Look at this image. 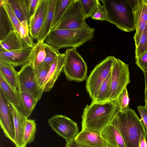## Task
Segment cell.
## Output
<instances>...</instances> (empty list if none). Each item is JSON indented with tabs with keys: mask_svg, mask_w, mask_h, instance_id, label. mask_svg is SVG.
Returning a JSON list of instances; mask_svg holds the SVG:
<instances>
[{
	"mask_svg": "<svg viewBox=\"0 0 147 147\" xmlns=\"http://www.w3.org/2000/svg\"><path fill=\"white\" fill-rule=\"evenodd\" d=\"M65 58L64 53H61L52 63L44 83V92H49L52 88L63 71Z\"/></svg>",
	"mask_w": 147,
	"mask_h": 147,
	"instance_id": "obj_16",
	"label": "cell"
},
{
	"mask_svg": "<svg viewBox=\"0 0 147 147\" xmlns=\"http://www.w3.org/2000/svg\"><path fill=\"white\" fill-rule=\"evenodd\" d=\"M73 0H57L51 25V30L58 23L69 5Z\"/></svg>",
	"mask_w": 147,
	"mask_h": 147,
	"instance_id": "obj_28",
	"label": "cell"
},
{
	"mask_svg": "<svg viewBox=\"0 0 147 147\" xmlns=\"http://www.w3.org/2000/svg\"><path fill=\"white\" fill-rule=\"evenodd\" d=\"M117 99L104 102L92 101L84 108L82 130L100 134L109 123L117 109Z\"/></svg>",
	"mask_w": 147,
	"mask_h": 147,
	"instance_id": "obj_1",
	"label": "cell"
},
{
	"mask_svg": "<svg viewBox=\"0 0 147 147\" xmlns=\"http://www.w3.org/2000/svg\"><path fill=\"white\" fill-rule=\"evenodd\" d=\"M6 1L20 21L26 20L28 24L29 18L26 0Z\"/></svg>",
	"mask_w": 147,
	"mask_h": 147,
	"instance_id": "obj_24",
	"label": "cell"
},
{
	"mask_svg": "<svg viewBox=\"0 0 147 147\" xmlns=\"http://www.w3.org/2000/svg\"><path fill=\"white\" fill-rule=\"evenodd\" d=\"M77 48H69L66 50L63 71L67 80L81 82L86 78L88 67Z\"/></svg>",
	"mask_w": 147,
	"mask_h": 147,
	"instance_id": "obj_5",
	"label": "cell"
},
{
	"mask_svg": "<svg viewBox=\"0 0 147 147\" xmlns=\"http://www.w3.org/2000/svg\"><path fill=\"white\" fill-rule=\"evenodd\" d=\"M145 79V88L144 90L145 106L147 109V73H143Z\"/></svg>",
	"mask_w": 147,
	"mask_h": 147,
	"instance_id": "obj_43",
	"label": "cell"
},
{
	"mask_svg": "<svg viewBox=\"0 0 147 147\" xmlns=\"http://www.w3.org/2000/svg\"><path fill=\"white\" fill-rule=\"evenodd\" d=\"M19 34L24 47L33 48L35 44L32 38L29 35V27L27 21L21 22L19 28Z\"/></svg>",
	"mask_w": 147,
	"mask_h": 147,
	"instance_id": "obj_31",
	"label": "cell"
},
{
	"mask_svg": "<svg viewBox=\"0 0 147 147\" xmlns=\"http://www.w3.org/2000/svg\"><path fill=\"white\" fill-rule=\"evenodd\" d=\"M46 56L45 42H37L32 49L29 62L35 68L43 62Z\"/></svg>",
	"mask_w": 147,
	"mask_h": 147,
	"instance_id": "obj_23",
	"label": "cell"
},
{
	"mask_svg": "<svg viewBox=\"0 0 147 147\" xmlns=\"http://www.w3.org/2000/svg\"><path fill=\"white\" fill-rule=\"evenodd\" d=\"M20 100V106L18 108L21 113L28 118L38 100L30 94L17 90Z\"/></svg>",
	"mask_w": 147,
	"mask_h": 147,
	"instance_id": "obj_21",
	"label": "cell"
},
{
	"mask_svg": "<svg viewBox=\"0 0 147 147\" xmlns=\"http://www.w3.org/2000/svg\"><path fill=\"white\" fill-rule=\"evenodd\" d=\"M116 58L108 56L98 64L87 79L86 88L92 100H94L101 84L111 73Z\"/></svg>",
	"mask_w": 147,
	"mask_h": 147,
	"instance_id": "obj_6",
	"label": "cell"
},
{
	"mask_svg": "<svg viewBox=\"0 0 147 147\" xmlns=\"http://www.w3.org/2000/svg\"><path fill=\"white\" fill-rule=\"evenodd\" d=\"M36 130V124L33 119H28L26 121L23 140L27 145L34 140Z\"/></svg>",
	"mask_w": 147,
	"mask_h": 147,
	"instance_id": "obj_30",
	"label": "cell"
},
{
	"mask_svg": "<svg viewBox=\"0 0 147 147\" xmlns=\"http://www.w3.org/2000/svg\"><path fill=\"white\" fill-rule=\"evenodd\" d=\"M136 63L143 71V73H147V51L135 58Z\"/></svg>",
	"mask_w": 147,
	"mask_h": 147,
	"instance_id": "obj_37",
	"label": "cell"
},
{
	"mask_svg": "<svg viewBox=\"0 0 147 147\" xmlns=\"http://www.w3.org/2000/svg\"><path fill=\"white\" fill-rule=\"evenodd\" d=\"M51 66L40 65L34 68V74L37 83L39 86L43 90V85Z\"/></svg>",
	"mask_w": 147,
	"mask_h": 147,
	"instance_id": "obj_34",
	"label": "cell"
},
{
	"mask_svg": "<svg viewBox=\"0 0 147 147\" xmlns=\"http://www.w3.org/2000/svg\"><path fill=\"white\" fill-rule=\"evenodd\" d=\"M111 95V72L101 85L95 98L92 101L104 102L109 100Z\"/></svg>",
	"mask_w": 147,
	"mask_h": 147,
	"instance_id": "obj_26",
	"label": "cell"
},
{
	"mask_svg": "<svg viewBox=\"0 0 147 147\" xmlns=\"http://www.w3.org/2000/svg\"><path fill=\"white\" fill-rule=\"evenodd\" d=\"M0 6L5 11L11 22L13 30L19 34V28L21 22L16 16L6 0H0ZM20 35V34H19Z\"/></svg>",
	"mask_w": 147,
	"mask_h": 147,
	"instance_id": "obj_29",
	"label": "cell"
},
{
	"mask_svg": "<svg viewBox=\"0 0 147 147\" xmlns=\"http://www.w3.org/2000/svg\"><path fill=\"white\" fill-rule=\"evenodd\" d=\"M99 1L106 9V21L123 31L130 32L135 30V15L128 0Z\"/></svg>",
	"mask_w": 147,
	"mask_h": 147,
	"instance_id": "obj_4",
	"label": "cell"
},
{
	"mask_svg": "<svg viewBox=\"0 0 147 147\" xmlns=\"http://www.w3.org/2000/svg\"><path fill=\"white\" fill-rule=\"evenodd\" d=\"M0 91L8 101L17 108L20 106V100L17 90L14 89L4 76L0 73Z\"/></svg>",
	"mask_w": 147,
	"mask_h": 147,
	"instance_id": "obj_22",
	"label": "cell"
},
{
	"mask_svg": "<svg viewBox=\"0 0 147 147\" xmlns=\"http://www.w3.org/2000/svg\"><path fill=\"white\" fill-rule=\"evenodd\" d=\"M130 82L129 65L116 58L111 72V95L109 100L117 99Z\"/></svg>",
	"mask_w": 147,
	"mask_h": 147,
	"instance_id": "obj_8",
	"label": "cell"
},
{
	"mask_svg": "<svg viewBox=\"0 0 147 147\" xmlns=\"http://www.w3.org/2000/svg\"><path fill=\"white\" fill-rule=\"evenodd\" d=\"M146 133L142 132L139 140L138 147H147V138Z\"/></svg>",
	"mask_w": 147,
	"mask_h": 147,
	"instance_id": "obj_41",
	"label": "cell"
},
{
	"mask_svg": "<svg viewBox=\"0 0 147 147\" xmlns=\"http://www.w3.org/2000/svg\"><path fill=\"white\" fill-rule=\"evenodd\" d=\"M10 113L13 117L15 128L16 147H26V145L23 140V137L26 120L19 109L13 104L8 101Z\"/></svg>",
	"mask_w": 147,
	"mask_h": 147,
	"instance_id": "obj_14",
	"label": "cell"
},
{
	"mask_svg": "<svg viewBox=\"0 0 147 147\" xmlns=\"http://www.w3.org/2000/svg\"><path fill=\"white\" fill-rule=\"evenodd\" d=\"M129 99L127 86L119 94L117 98V109L120 111H123L129 108Z\"/></svg>",
	"mask_w": 147,
	"mask_h": 147,
	"instance_id": "obj_35",
	"label": "cell"
},
{
	"mask_svg": "<svg viewBox=\"0 0 147 147\" xmlns=\"http://www.w3.org/2000/svg\"><path fill=\"white\" fill-rule=\"evenodd\" d=\"M136 32L134 36L135 47L139 43L142 32L147 24V0H136L133 4Z\"/></svg>",
	"mask_w": 147,
	"mask_h": 147,
	"instance_id": "obj_12",
	"label": "cell"
},
{
	"mask_svg": "<svg viewBox=\"0 0 147 147\" xmlns=\"http://www.w3.org/2000/svg\"><path fill=\"white\" fill-rule=\"evenodd\" d=\"M46 56L43 62L41 64L44 66H51L52 63L60 54L59 51L45 42Z\"/></svg>",
	"mask_w": 147,
	"mask_h": 147,
	"instance_id": "obj_33",
	"label": "cell"
},
{
	"mask_svg": "<svg viewBox=\"0 0 147 147\" xmlns=\"http://www.w3.org/2000/svg\"><path fill=\"white\" fill-rule=\"evenodd\" d=\"M0 73L16 90L18 89V72L10 64L0 62Z\"/></svg>",
	"mask_w": 147,
	"mask_h": 147,
	"instance_id": "obj_25",
	"label": "cell"
},
{
	"mask_svg": "<svg viewBox=\"0 0 147 147\" xmlns=\"http://www.w3.org/2000/svg\"><path fill=\"white\" fill-rule=\"evenodd\" d=\"M18 90L28 93L38 100L43 90L38 86L35 78L34 68L29 62L21 67L18 72Z\"/></svg>",
	"mask_w": 147,
	"mask_h": 147,
	"instance_id": "obj_9",
	"label": "cell"
},
{
	"mask_svg": "<svg viewBox=\"0 0 147 147\" xmlns=\"http://www.w3.org/2000/svg\"><path fill=\"white\" fill-rule=\"evenodd\" d=\"M147 51V24L141 36L138 46L135 47V58Z\"/></svg>",
	"mask_w": 147,
	"mask_h": 147,
	"instance_id": "obj_36",
	"label": "cell"
},
{
	"mask_svg": "<svg viewBox=\"0 0 147 147\" xmlns=\"http://www.w3.org/2000/svg\"><path fill=\"white\" fill-rule=\"evenodd\" d=\"M66 147H90L76 141L75 139L66 144Z\"/></svg>",
	"mask_w": 147,
	"mask_h": 147,
	"instance_id": "obj_42",
	"label": "cell"
},
{
	"mask_svg": "<svg viewBox=\"0 0 147 147\" xmlns=\"http://www.w3.org/2000/svg\"><path fill=\"white\" fill-rule=\"evenodd\" d=\"M109 124L119 132L126 147H138L141 133H146L141 119L129 108L123 111L117 109Z\"/></svg>",
	"mask_w": 147,
	"mask_h": 147,
	"instance_id": "obj_2",
	"label": "cell"
},
{
	"mask_svg": "<svg viewBox=\"0 0 147 147\" xmlns=\"http://www.w3.org/2000/svg\"><path fill=\"white\" fill-rule=\"evenodd\" d=\"M86 19L91 18L100 3L98 0H79Z\"/></svg>",
	"mask_w": 147,
	"mask_h": 147,
	"instance_id": "obj_32",
	"label": "cell"
},
{
	"mask_svg": "<svg viewBox=\"0 0 147 147\" xmlns=\"http://www.w3.org/2000/svg\"><path fill=\"white\" fill-rule=\"evenodd\" d=\"M47 4V0H40L35 13L29 19L30 34L32 38L37 40L43 24Z\"/></svg>",
	"mask_w": 147,
	"mask_h": 147,
	"instance_id": "obj_15",
	"label": "cell"
},
{
	"mask_svg": "<svg viewBox=\"0 0 147 147\" xmlns=\"http://www.w3.org/2000/svg\"><path fill=\"white\" fill-rule=\"evenodd\" d=\"M30 18L35 13L40 0H26Z\"/></svg>",
	"mask_w": 147,
	"mask_h": 147,
	"instance_id": "obj_39",
	"label": "cell"
},
{
	"mask_svg": "<svg viewBox=\"0 0 147 147\" xmlns=\"http://www.w3.org/2000/svg\"><path fill=\"white\" fill-rule=\"evenodd\" d=\"M13 30L11 22L3 8L0 6V40Z\"/></svg>",
	"mask_w": 147,
	"mask_h": 147,
	"instance_id": "obj_27",
	"label": "cell"
},
{
	"mask_svg": "<svg viewBox=\"0 0 147 147\" xmlns=\"http://www.w3.org/2000/svg\"><path fill=\"white\" fill-rule=\"evenodd\" d=\"M95 30L90 26L75 30H52L45 41L59 51L63 48H77L92 40Z\"/></svg>",
	"mask_w": 147,
	"mask_h": 147,
	"instance_id": "obj_3",
	"label": "cell"
},
{
	"mask_svg": "<svg viewBox=\"0 0 147 147\" xmlns=\"http://www.w3.org/2000/svg\"><path fill=\"white\" fill-rule=\"evenodd\" d=\"M108 147H126L124 140L117 129L109 124L100 133Z\"/></svg>",
	"mask_w": 147,
	"mask_h": 147,
	"instance_id": "obj_18",
	"label": "cell"
},
{
	"mask_svg": "<svg viewBox=\"0 0 147 147\" xmlns=\"http://www.w3.org/2000/svg\"><path fill=\"white\" fill-rule=\"evenodd\" d=\"M24 47L19 34L12 30L3 40H0V50L10 51L22 49Z\"/></svg>",
	"mask_w": 147,
	"mask_h": 147,
	"instance_id": "obj_20",
	"label": "cell"
},
{
	"mask_svg": "<svg viewBox=\"0 0 147 147\" xmlns=\"http://www.w3.org/2000/svg\"><path fill=\"white\" fill-rule=\"evenodd\" d=\"M32 48L25 47L10 51L0 50V62L10 64L14 67H22L30 62Z\"/></svg>",
	"mask_w": 147,
	"mask_h": 147,
	"instance_id": "obj_13",
	"label": "cell"
},
{
	"mask_svg": "<svg viewBox=\"0 0 147 147\" xmlns=\"http://www.w3.org/2000/svg\"><path fill=\"white\" fill-rule=\"evenodd\" d=\"M52 129L65 140L66 144L75 139L79 133L77 123L65 115L57 114L48 120Z\"/></svg>",
	"mask_w": 147,
	"mask_h": 147,
	"instance_id": "obj_10",
	"label": "cell"
},
{
	"mask_svg": "<svg viewBox=\"0 0 147 147\" xmlns=\"http://www.w3.org/2000/svg\"><path fill=\"white\" fill-rule=\"evenodd\" d=\"M57 1V0H47L45 15L37 42H44L51 31V25Z\"/></svg>",
	"mask_w": 147,
	"mask_h": 147,
	"instance_id": "obj_17",
	"label": "cell"
},
{
	"mask_svg": "<svg viewBox=\"0 0 147 147\" xmlns=\"http://www.w3.org/2000/svg\"><path fill=\"white\" fill-rule=\"evenodd\" d=\"M75 139L90 147H108L100 134L90 131H81Z\"/></svg>",
	"mask_w": 147,
	"mask_h": 147,
	"instance_id": "obj_19",
	"label": "cell"
},
{
	"mask_svg": "<svg viewBox=\"0 0 147 147\" xmlns=\"http://www.w3.org/2000/svg\"><path fill=\"white\" fill-rule=\"evenodd\" d=\"M0 125L5 136L15 144V133L13 119L10 112L8 101L1 91Z\"/></svg>",
	"mask_w": 147,
	"mask_h": 147,
	"instance_id": "obj_11",
	"label": "cell"
},
{
	"mask_svg": "<svg viewBox=\"0 0 147 147\" xmlns=\"http://www.w3.org/2000/svg\"><path fill=\"white\" fill-rule=\"evenodd\" d=\"M79 0H73L53 30H75L89 26Z\"/></svg>",
	"mask_w": 147,
	"mask_h": 147,
	"instance_id": "obj_7",
	"label": "cell"
},
{
	"mask_svg": "<svg viewBox=\"0 0 147 147\" xmlns=\"http://www.w3.org/2000/svg\"><path fill=\"white\" fill-rule=\"evenodd\" d=\"M91 18L96 20L107 21V12L105 7L103 5H102L101 3L96 12L91 17Z\"/></svg>",
	"mask_w": 147,
	"mask_h": 147,
	"instance_id": "obj_38",
	"label": "cell"
},
{
	"mask_svg": "<svg viewBox=\"0 0 147 147\" xmlns=\"http://www.w3.org/2000/svg\"><path fill=\"white\" fill-rule=\"evenodd\" d=\"M137 110L145 127L147 136V109L145 106L140 105L138 107Z\"/></svg>",
	"mask_w": 147,
	"mask_h": 147,
	"instance_id": "obj_40",
	"label": "cell"
}]
</instances>
